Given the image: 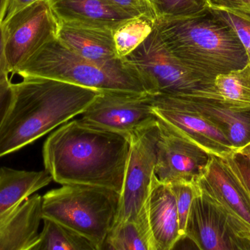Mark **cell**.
I'll return each mask as SVG.
<instances>
[{"label": "cell", "mask_w": 250, "mask_h": 250, "mask_svg": "<svg viewBox=\"0 0 250 250\" xmlns=\"http://www.w3.org/2000/svg\"><path fill=\"white\" fill-rule=\"evenodd\" d=\"M130 146L129 137L73 120L45 141V170L62 185H89L121 193Z\"/></svg>", "instance_id": "obj_1"}, {"label": "cell", "mask_w": 250, "mask_h": 250, "mask_svg": "<svg viewBox=\"0 0 250 250\" xmlns=\"http://www.w3.org/2000/svg\"><path fill=\"white\" fill-rule=\"evenodd\" d=\"M12 89L13 101L0 126V158L81 115L101 92L42 78H23Z\"/></svg>", "instance_id": "obj_2"}, {"label": "cell", "mask_w": 250, "mask_h": 250, "mask_svg": "<svg viewBox=\"0 0 250 250\" xmlns=\"http://www.w3.org/2000/svg\"><path fill=\"white\" fill-rule=\"evenodd\" d=\"M154 26L176 58L214 82L249 64L236 31L209 6L189 17L157 20Z\"/></svg>", "instance_id": "obj_3"}, {"label": "cell", "mask_w": 250, "mask_h": 250, "mask_svg": "<svg viewBox=\"0 0 250 250\" xmlns=\"http://www.w3.org/2000/svg\"><path fill=\"white\" fill-rule=\"evenodd\" d=\"M15 74L42 78L95 90L147 93L139 76L123 59L102 64L86 60L66 48L57 38L38 50Z\"/></svg>", "instance_id": "obj_4"}, {"label": "cell", "mask_w": 250, "mask_h": 250, "mask_svg": "<svg viewBox=\"0 0 250 250\" xmlns=\"http://www.w3.org/2000/svg\"><path fill=\"white\" fill-rule=\"evenodd\" d=\"M42 220H52L99 245L115 226L120 193L100 187L62 185L42 196Z\"/></svg>", "instance_id": "obj_5"}, {"label": "cell", "mask_w": 250, "mask_h": 250, "mask_svg": "<svg viewBox=\"0 0 250 250\" xmlns=\"http://www.w3.org/2000/svg\"><path fill=\"white\" fill-rule=\"evenodd\" d=\"M136 71L148 95L214 96V81L181 62L167 49L154 26L149 36L123 59Z\"/></svg>", "instance_id": "obj_6"}, {"label": "cell", "mask_w": 250, "mask_h": 250, "mask_svg": "<svg viewBox=\"0 0 250 250\" xmlns=\"http://www.w3.org/2000/svg\"><path fill=\"white\" fill-rule=\"evenodd\" d=\"M185 234L201 250H250V225L200 189L192 201Z\"/></svg>", "instance_id": "obj_7"}, {"label": "cell", "mask_w": 250, "mask_h": 250, "mask_svg": "<svg viewBox=\"0 0 250 250\" xmlns=\"http://www.w3.org/2000/svg\"><path fill=\"white\" fill-rule=\"evenodd\" d=\"M79 120L129 138L158 122L148 94L122 90L101 91Z\"/></svg>", "instance_id": "obj_8"}, {"label": "cell", "mask_w": 250, "mask_h": 250, "mask_svg": "<svg viewBox=\"0 0 250 250\" xmlns=\"http://www.w3.org/2000/svg\"><path fill=\"white\" fill-rule=\"evenodd\" d=\"M158 125L131 137L115 225L135 222L146 211L156 164Z\"/></svg>", "instance_id": "obj_9"}, {"label": "cell", "mask_w": 250, "mask_h": 250, "mask_svg": "<svg viewBox=\"0 0 250 250\" xmlns=\"http://www.w3.org/2000/svg\"><path fill=\"white\" fill-rule=\"evenodd\" d=\"M1 26L9 69L15 74L38 50L57 38L59 23L44 0L5 19Z\"/></svg>", "instance_id": "obj_10"}, {"label": "cell", "mask_w": 250, "mask_h": 250, "mask_svg": "<svg viewBox=\"0 0 250 250\" xmlns=\"http://www.w3.org/2000/svg\"><path fill=\"white\" fill-rule=\"evenodd\" d=\"M154 175L163 183L196 185L212 154L158 120Z\"/></svg>", "instance_id": "obj_11"}, {"label": "cell", "mask_w": 250, "mask_h": 250, "mask_svg": "<svg viewBox=\"0 0 250 250\" xmlns=\"http://www.w3.org/2000/svg\"><path fill=\"white\" fill-rule=\"evenodd\" d=\"M157 119L213 155L227 158L236 151L223 133L193 110L170 96L149 95Z\"/></svg>", "instance_id": "obj_12"}, {"label": "cell", "mask_w": 250, "mask_h": 250, "mask_svg": "<svg viewBox=\"0 0 250 250\" xmlns=\"http://www.w3.org/2000/svg\"><path fill=\"white\" fill-rule=\"evenodd\" d=\"M170 97L214 125L227 138L236 152L250 144V107L235 105L216 96Z\"/></svg>", "instance_id": "obj_13"}, {"label": "cell", "mask_w": 250, "mask_h": 250, "mask_svg": "<svg viewBox=\"0 0 250 250\" xmlns=\"http://www.w3.org/2000/svg\"><path fill=\"white\" fill-rule=\"evenodd\" d=\"M200 190L250 226V195L226 159L211 155L202 177L197 182Z\"/></svg>", "instance_id": "obj_14"}, {"label": "cell", "mask_w": 250, "mask_h": 250, "mask_svg": "<svg viewBox=\"0 0 250 250\" xmlns=\"http://www.w3.org/2000/svg\"><path fill=\"white\" fill-rule=\"evenodd\" d=\"M146 210L156 250H170L182 235L176 199L170 185L160 182L154 174Z\"/></svg>", "instance_id": "obj_15"}, {"label": "cell", "mask_w": 250, "mask_h": 250, "mask_svg": "<svg viewBox=\"0 0 250 250\" xmlns=\"http://www.w3.org/2000/svg\"><path fill=\"white\" fill-rule=\"evenodd\" d=\"M59 23L115 30L134 19L110 0H47Z\"/></svg>", "instance_id": "obj_16"}, {"label": "cell", "mask_w": 250, "mask_h": 250, "mask_svg": "<svg viewBox=\"0 0 250 250\" xmlns=\"http://www.w3.org/2000/svg\"><path fill=\"white\" fill-rule=\"evenodd\" d=\"M113 33L114 30L105 28L59 23L57 38L77 55L98 64H106L121 60L116 52Z\"/></svg>", "instance_id": "obj_17"}, {"label": "cell", "mask_w": 250, "mask_h": 250, "mask_svg": "<svg viewBox=\"0 0 250 250\" xmlns=\"http://www.w3.org/2000/svg\"><path fill=\"white\" fill-rule=\"evenodd\" d=\"M42 198L35 194L25 200L0 226V250H29L39 237Z\"/></svg>", "instance_id": "obj_18"}, {"label": "cell", "mask_w": 250, "mask_h": 250, "mask_svg": "<svg viewBox=\"0 0 250 250\" xmlns=\"http://www.w3.org/2000/svg\"><path fill=\"white\" fill-rule=\"evenodd\" d=\"M46 170L28 171L0 168V226L29 197L52 182Z\"/></svg>", "instance_id": "obj_19"}, {"label": "cell", "mask_w": 250, "mask_h": 250, "mask_svg": "<svg viewBox=\"0 0 250 250\" xmlns=\"http://www.w3.org/2000/svg\"><path fill=\"white\" fill-rule=\"evenodd\" d=\"M36 243L29 250H98L90 239L52 220L43 219Z\"/></svg>", "instance_id": "obj_20"}, {"label": "cell", "mask_w": 250, "mask_h": 250, "mask_svg": "<svg viewBox=\"0 0 250 250\" xmlns=\"http://www.w3.org/2000/svg\"><path fill=\"white\" fill-rule=\"evenodd\" d=\"M214 86V96L235 105L250 107V64L241 70L217 76Z\"/></svg>", "instance_id": "obj_21"}, {"label": "cell", "mask_w": 250, "mask_h": 250, "mask_svg": "<svg viewBox=\"0 0 250 250\" xmlns=\"http://www.w3.org/2000/svg\"><path fill=\"white\" fill-rule=\"evenodd\" d=\"M154 23L145 18H134L114 30L117 57L125 58L135 51L152 32Z\"/></svg>", "instance_id": "obj_22"}, {"label": "cell", "mask_w": 250, "mask_h": 250, "mask_svg": "<svg viewBox=\"0 0 250 250\" xmlns=\"http://www.w3.org/2000/svg\"><path fill=\"white\" fill-rule=\"evenodd\" d=\"M110 233L122 242L126 250H156L147 210L137 221L115 225Z\"/></svg>", "instance_id": "obj_23"}, {"label": "cell", "mask_w": 250, "mask_h": 250, "mask_svg": "<svg viewBox=\"0 0 250 250\" xmlns=\"http://www.w3.org/2000/svg\"><path fill=\"white\" fill-rule=\"evenodd\" d=\"M157 20L189 17L208 7L207 0H148Z\"/></svg>", "instance_id": "obj_24"}, {"label": "cell", "mask_w": 250, "mask_h": 250, "mask_svg": "<svg viewBox=\"0 0 250 250\" xmlns=\"http://www.w3.org/2000/svg\"><path fill=\"white\" fill-rule=\"evenodd\" d=\"M170 185L176 199L181 234H185L192 201L199 189L197 185L193 184L175 183Z\"/></svg>", "instance_id": "obj_25"}, {"label": "cell", "mask_w": 250, "mask_h": 250, "mask_svg": "<svg viewBox=\"0 0 250 250\" xmlns=\"http://www.w3.org/2000/svg\"><path fill=\"white\" fill-rule=\"evenodd\" d=\"M212 9L236 31L248 54L250 65V12Z\"/></svg>", "instance_id": "obj_26"}, {"label": "cell", "mask_w": 250, "mask_h": 250, "mask_svg": "<svg viewBox=\"0 0 250 250\" xmlns=\"http://www.w3.org/2000/svg\"><path fill=\"white\" fill-rule=\"evenodd\" d=\"M110 1L131 17L145 18L154 23L157 21V18L150 5L148 0H110Z\"/></svg>", "instance_id": "obj_27"}, {"label": "cell", "mask_w": 250, "mask_h": 250, "mask_svg": "<svg viewBox=\"0 0 250 250\" xmlns=\"http://www.w3.org/2000/svg\"><path fill=\"white\" fill-rule=\"evenodd\" d=\"M232 170L239 178L250 195V160L240 152H235L225 158Z\"/></svg>", "instance_id": "obj_28"}, {"label": "cell", "mask_w": 250, "mask_h": 250, "mask_svg": "<svg viewBox=\"0 0 250 250\" xmlns=\"http://www.w3.org/2000/svg\"><path fill=\"white\" fill-rule=\"evenodd\" d=\"M211 8L250 12V0H207Z\"/></svg>", "instance_id": "obj_29"}, {"label": "cell", "mask_w": 250, "mask_h": 250, "mask_svg": "<svg viewBox=\"0 0 250 250\" xmlns=\"http://www.w3.org/2000/svg\"><path fill=\"white\" fill-rule=\"evenodd\" d=\"M13 101L12 83L0 85V126Z\"/></svg>", "instance_id": "obj_30"}, {"label": "cell", "mask_w": 250, "mask_h": 250, "mask_svg": "<svg viewBox=\"0 0 250 250\" xmlns=\"http://www.w3.org/2000/svg\"><path fill=\"white\" fill-rule=\"evenodd\" d=\"M10 71L7 63L4 46V36L2 26H0V85L10 83Z\"/></svg>", "instance_id": "obj_31"}, {"label": "cell", "mask_w": 250, "mask_h": 250, "mask_svg": "<svg viewBox=\"0 0 250 250\" xmlns=\"http://www.w3.org/2000/svg\"><path fill=\"white\" fill-rule=\"evenodd\" d=\"M41 1H44V0H9L4 20L9 19L23 9Z\"/></svg>", "instance_id": "obj_32"}, {"label": "cell", "mask_w": 250, "mask_h": 250, "mask_svg": "<svg viewBox=\"0 0 250 250\" xmlns=\"http://www.w3.org/2000/svg\"><path fill=\"white\" fill-rule=\"evenodd\" d=\"M170 250H201L196 243L186 234L178 238Z\"/></svg>", "instance_id": "obj_33"}, {"label": "cell", "mask_w": 250, "mask_h": 250, "mask_svg": "<svg viewBox=\"0 0 250 250\" xmlns=\"http://www.w3.org/2000/svg\"><path fill=\"white\" fill-rule=\"evenodd\" d=\"M98 250H126L122 242L111 233L98 245Z\"/></svg>", "instance_id": "obj_34"}, {"label": "cell", "mask_w": 250, "mask_h": 250, "mask_svg": "<svg viewBox=\"0 0 250 250\" xmlns=\"http://www.w3.org/2000/svg\"><path fill=\"white\" fill-rule=\"evenodd\" d=\"M9 0H0V26L5 17Z\"/></svg>", "instance_id": "obj_35"}, {"label": "cell", "mask_w": 250, "mask_h": 250, "mask_svg": "<svg viewBox=\"0 0 250 250\" xmlns=\"http://www.w3.org/2000/svg\"><path fill=\"white\" fill-rule=\"evenodd\" d=\"M239 152H240L241 154L245 155V157H248V158L250 160V144L249 145L245 146V148H242V149L240 151H239Z\"/></svg>", "instance_id": "obj_36"}]
</instances>
